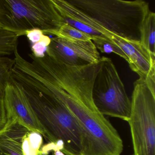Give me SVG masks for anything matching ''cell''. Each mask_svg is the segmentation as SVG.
Segmentation results:
<instances>
[{
    "label": "cell",
    "mask_w": 155,
    "mask_h": 155,
    "mask_svg": "<svg viewBox=\"0 0 155 155\" xmlns=\"http://www.w3.org/2000/svg\"><path fill=\"white\" fill-rule=\"evenodd\" d=\"M9 81L22 93L46 132L48 142L62 141L65 155H87V136L66 106L28 68L15 62Z\"/></svg>",
    "instance_id": "1"
},
{
    "label": "cell",
    "mask_w": 155,
    "mask_h": 155,
    "mask_svg": "<svg viewBox=\"0 0 155 155\" xmlns=\"http://www.w3.org/2000/svg\"><path fill=\"white\" fill-rule=\"evenodd\" d=\"M62 18L80 21L107 37L140 41L141 24L150 11L142 0H51Z\"/></svg>",
    "instance_id": "2"
},
{
    "label": "cell",
    "mask_w": 155,
    "mask_h": 155,
    "mask_svg": "<svg viewBox=\"0 0 155 155\" xmlns=\"http://www.w3.org/2000/svg\"><path fill=\"white\" fill-rule=\"evenodd\" d=\"M64 23L51 0H0V28L19 37L33 29L53 35Z\"/></svg>",
    "instance_id": "3"
},
{
    "label": "cell",
    "mask_w": 155,
    "mask_h": 155,
    "mask_svg": "<svg viewBox=\"0 0 155 155\" xmlns=\"http://www.w3.org/2000/svg\"><path fill=\"white\" fill-rule=\"evenodd\" d=\"M131 109L127 122L130 127L133 155H155V93L145 79L134 83Z\"/></svg>",
    "instance_id": "4"
},
{
    "label": "cell",
    "mask_w": 155,
    "mask_h": 155,
    "mask_svg": "<svg viewBox=\"0 0 155 155\" xmlns=\"http://www.w3.org/2000/svg\"><path fill=\"white\" fill-rule=\"evenodd\" d=\"M99 71L93 86L94 103L103 116L127 122L131 109V100L112 60L102 57Z\"/></svg>",
    "instance_id": "5"
},
{
    "label": "cell",
    "mask_w": 155,
    "mask_h": 155,
    "mask_svg": "<svg viewBox=\"0 0 155 155\" xmlns=\"http://www.w3.org/2000/svg\"><path fill=\"white\" fill-rule=\"evenodd\" d=\"M46 53L53 58L72 66L95 63L101 58L92 40L70 41L57 37L51 38Z\"/></svg>",
    "instance_id": "6"
},
{
    "label": "cell",
    "mask_w": 155,
    "mask_h": 155,
    "mask_svg": "<svg viewBox=\"0 0 155 155\" xmlns=\"http://www.w3.org/2000/svg\"><path fill=\"white\" fill-rule=\"evenodd\" d=\"M7 120H15L31 130L38 132L47 140L46 132L20 91L8 81L4 96Z\"/></svg>",
    "instance_id": "7"
},
{
    "label": "cell",
    "mask_w": 155,
    "mask_h": 155,
    "mask_svg": "<svg viewBox=\"0 0 155 155\" xmlns=\"http://www.w3.org/2000/svg\"><path fill=\"white\" fill-rule=\"evenodd\" d=\"M107 37L119 46L126 54L130 68L140 78L145 79L151 68L155 67V57L150 55L140 41L126 39L111 33Z\"/></svg>",
    "instance_id": "8"
},
{
    "label": "cell",
    "mask_w": 155,
    "mask_h": 155,
    "mask_svg": "<svg viewBox=\"0 0 155 155\" xmlns=\"http://www.w3.org/2000/svg\"><path fill=\"white\" fill-rule=\"evenodd\" d=\"M28 128L14 120H7L0 131V152L2 155H23L21 141Z\"/></svg>",
    "instance_id": "9"
},
{
    "label": "cell",
    "mask_w": 155,
    "mask_h": 155,
    "mask_svg": "<svg viewBox=\"0 0 155 155\" xmlns=\"http://www.w3.org/2000/svg\"><path fill=\"white\" fill-rule=\"evenodd\" d=\"M140 42L153 57H155V14L150 11L140 29Z\"/></svg>",
    "instance_id": "10"
},
{
    "label": "cell",
    "mask_w": 155,
    "mask_h": 155,
    "mask_svg": "<svg viewBox=\"0 0 155 155\" xmlns=\"http://www.w3.org/2000/svg\"><path fill=\"white\" fill-rule=\"evenodd\" d=\"M25 35L30 42L31 54L37 58L44 57L51 38L39 29L28 31L25 32Z\"/></svg>",
    "instance_id": "11"
},
{
    "label": "cell",
    "mask_w": 155,
    "mask_h": 155,
    "mask_svg": "<svg viewBox=\"0 0 155 155\" xmlns=\"http://www.w3.org/2000/svg\"><path fill=\"white\" fill-rule=\"evenodd\" d=\"M43 137L38 132L28 130L22 138L21 149L23 155H43L41 148Z\"/></svg>",
    "instance_id": "12"
},
{
    "label": "cell",
    "mask_w": 155,
    "mask_h": 155,
    "mask_svg": "<svg viewBox=\"0 0 155 155\" xmlns=\"http://www.w3.org/2000/svg\"><path fill=\"white\" fill-rule=\"evenodd\" d=\"M18 35L4 30H0V57H8L14 54L18 48Z\"/></svg>",
    "instance_id": "13"
},
{
    "label": "cell",
    "mask_w": 155,
    "mask_h": 155,
    "mask_svg": "<svg viewBox=\"0 0 155 155\" xmlns=\"http://www.w3.org/2000/svg\"><path fill=\"white\" fill-rule=\"evenodd\" d=\"M92 41L102 53H114L128 61V58L119 46L106 36H92Z\"/></svg>",
    "instance_id": "14"
},
{
    "label": "cell",
    "mask_w": 155,
    "mask_h": 155,
    "mask_svg": "<svg viewBox=\"0 0 155 155\" xmlns=\"http://www.w3.org/2000/svg\"><path fill=\"white\" fill-rule=\"evenodd\" d=\"M53 35L70 41H87L92 40L91 35L78 30L65 22Z\"/></svg>",
    "instance_id": "15"
},
{
    "label": "cell",
    "mask_w": 155,
    "mask_h": 155,
    "mask_svg": "<svg viewBox=\"0 0 155 155\" xmlns=\"http://www.w3.org/2000/svg\"><path fill=\"white\" fill-rule=\"evenodd\" d=\"M14 58L0 57V96L4 97L7 83L9 80L11 71L14 66Z\"/></svg>",
    "instance_id": "16"
},
{
    "label": "cell",
    "mask_w": 155,
    "mask_h": 155,
    "mask_svg": "<svg viewBox=\"0 0 155 155\" xmlns=\"http://www.w3.org/2000/svg\"><path fill=\"white\" fill-rule=\"evenodd\" d=\"M63 18L65 23H68V24L72 26L77 29L87 33V34H89L91 36H104L101 32L97 31L96 30L90 27L89 26H87L82 22L71 19L68 18Z\"/></svg>",
    "instance_id": "17"
},
{
    "label": "cell",
    "mask_w": 155,
    "mask_h": 155,
    "mask_svg": "<svg viewBox=\"0 0 155 155\" xmlns=\"http://www.w3.org/2000/svg\"><path fill=\"white\" fill-rule=\"evenodd\" d=\"M7 122V112L5 108L4 97L0 96V131L4 127Z\"/></svg>",
    "instance_id": "18"
},
{
    "label": "cell",
    "mask_w": 155,
    "mask_h": 155,
    "mask_svg": "<svg viewBox=\"0 0 155 155\" xmlns=\"http://www.w3.org/2000/svg\"><path fill=\"white\" fill-rule=\"evenodd\" d=\"M146 83L152 92L155 93V67H153L145 79Z\"/></svg>",
    "instance_id": "19"
},
{
    "label": "cell",
    "mask_w": 155,
    "mask_h": 155,
    "mask_svg": "<svg viewBox=\"0 0 155 155\" xmlns=\"http://www.w3.org/2000/svg\"><path fill=\"white\" fill-rule=\"evenodd\" d=\"M53 152V155H65L63 152H61L60 150H55Z\"/></svg>",
    "instance_id": "20"
},
{
    "label": "cell",
    "mask_w": 155,
    "mask_h": 155,
    "mask_svg": "<svg viewBox=\"0 0 155 155\" xmlns=\"http://www.w3.org/2000/svg\"><path fill=\"white\" fill-rule=\"evenodd\" d=\"M0 155H2L1 153V152H0Z\"/></svg>",
    "instance_id": "21"
},
{
    "label": "cell",
    "mask_w": 155,
    "mask_h": 155,
    "mask_svg": "<svg viewBox=\"0 0 155 155\" xmlns=\"http://www.w3.org/2000/svg\"><path fill=\"white\" fill-rule=\"evenodd\" d=\"M133 155V154H132V155Z\"/></svg>",
    "instance_id": "22"
},
{
    "label": "cell",
    "mask_w": 155,
    "mask_h": 155,
    "mask_svg": "<svg viewBox=\"0 0 155 155\" xmlns=\"http://www.w3.org/2000/svg\"><path fill=\"white\" fill-rule=\"evenodd\" d=\"M1 29L0 28V30Z\"/></svg>",
    "instance_id": "23"
}]
</instances>
